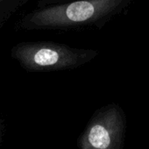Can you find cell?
I'll use <instances>...</instances> for the list:
<instances>
[{
    "instance_id": "5b68a950",
    "label": "cell",
    "mask_w": 149,
    "mask_h": 149,
    "mask_svg": "<svg viewBox=\"0 0 149 149\" xmlns=\"http://www.w3.org/2000/svg\"><path fill=\"white\" fill-rule=\"evenodd\" d=\"M74 0H39L37 3V8H43L47 6H56V5H61L66 4L68 2H72Z\"/></svg>"
},
{
    "instance_id": "7a4b0ae2",
    "label": "cell",
    "mask_w": 149,
    "mask_h": 149,
    "mask_svg": "<svg viewBox=\"0 0 149 149\" xmlns=\"http://www.w3.org/2000/svg\"><path fill=\"white\" fill-rule=\"evenodd\" d=\"M97 54L93 49L73 47L54 41H23L12 47L11 56L27 72H54L74 69Z\"/></svg>"
},
{
    "instance_id": "8992f818",
    "label": "cell",
    "mask_w": 149,
    "mask_h": 149,
    "mask_svg": "<svg viewBox=\"0 0 149 149\" xmlns=\"http://www.w3.org/2000/svg\"><path fill=\"white\" fill-rule=\"evenodd\" d=\"M2 129H3V127L1 126V125H0V141H1V135H2Z\"/></svg>"
},
{
    "instance_id": "6da1fadb",
    "label": "cell",
    "mask_w": 149,
    "mask_h": 149,
    "mask_svg": "<svg viewBox=\"0 0 149 149\" xmlns=\"http://www.w3.org/2000/svg\"><path fill=\"white\" fill-rule=\"evenodd\" d=\"M132 0H74L66 4L36 8L17 24L20 30H79L101 28L120 14Z\"/></svg>"
},
{
    "instance_id": "3957f363",
    "label": "cell",
    "mask_w": 149,
    "mask_h": 149,
    "mask_svg": "<svg viewBox=\"0 0 149 149\" xmlns=\"http://www.w3.org/2000/svg\"><path fill=\"white\" fill-rule=\"evenodd\" d=\"M120 117L117 109L107 106L95 112L77 139L79 149H119Z\"/></svg>"
},
{
    "instance_id": "277c9868",
    "label": "cell",
    "mask_w": 149,
    "mask_h": 149,
    "mask_svg": "<svg viewBox=\"0 0 149 149\" xmlns=\"http://www.w3.org/2000/svg\"><path fill=\"white\" fill-rule=\"evenodd\" d=\"M29 0H0V28H2Z\"/></svg>"
}]
</instances>
